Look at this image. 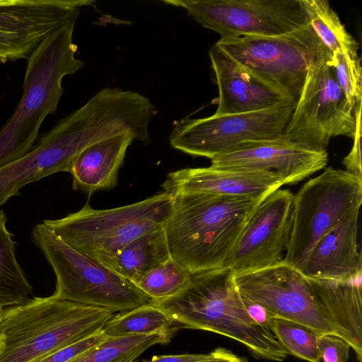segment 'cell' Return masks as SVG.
Segmentation results:
<instances>
[{
  "mask_svg": "<svg viewBox=\"0 0 362 362\" xmlns=\"http://www.w3.org/2000/svg\"><path fill=\"white\" fill-rule=\"evenodd\" d=\"M180 327L212 332L235 340L259 359L283 361L288 353L269 328L253 320L227 267L191 274L174 296L151 300Z\"/></svg>",
  "mask_w": 362,
  "mask_h": 362,
  "instance_id": "cell-1",
  "label": "cell"
},
{
  "mask_svg": "<svg viewBox=\"0 0 362 362\" xmlns=\"http://www.w3.org/2000/svg\"><path fill=\"white\" fill-rule=\"evenodd\" d=\"M172 198L164 227L170 254L191 274L224 267L247 221L264 199L204 193Z\"/></svg>",
  "mask_w": 362,
  "mask_h": 362,
  "instance_id": "cell-2",
  "label": "cell"
},
{
  "mask_svg": "<svg viewBox=\"0 0 362 362\" xmlns=\"http://www.w3.org/2000/svg\"><path fill=\"white\" fill-rule=\"evenodd\" d=\"M75 23L70 21L52 32L28 58L22 98L0 129V168L31 151L43 120L57 110L64 92V77L83 67V61L75 56Z\"/></svg>",
  "mask_w": 362,
  "mask_h": 362,
  "instance_id": "cell-3",
  "label": "cell"
},
{
  "mask_svg": "<svg viewBox=\"0 0 362 362\" xmlns=\"http://www.w3.org/2000/svg\"><path fill=\"white\" fill-rule=\"evenodd\" d=\"M112 316L108 310L53 295L4 308L0 320V362H35L101 331Z\"/></svg>",
  "mask_w": 362,
  "mask_h": 362,
  "instance_id": "cell-4",
  "label": "cell"
},
{
  "mask_svg": "<svg viewBox=\"0 0 362 362\" xmlns=\"http://www.w3.org/2000/svg\"><path fill=\"white\" fill-rule=\"evenodd\" d=\"M172 199L162 192L134 204L99 210L87 202L77 212L42 223L72 248L110 268L126 245L165 226Z\"/></svg>",
  "mask_w": 362,
  "mask_h": 362,
  "instance_id": "cell-5",
  "label": "cell"
},
{
  "mask_svg": "<svg viewBox=\"0 0 362 362\" xmlns=\"http://www.w3.org/2000/svg\"><path fill=\"white\" fill-rule=\"evenodd\" d=\"M32 235L54 272L57 298L112 313L151 303L134 283L72 248L42 223L34 227Z\"/></svg>",
  "mask_w": 362,
  "mask_h": 362,
  "instance_id": "cell-6",
  "label": "cell"
},
{
  "mask_svg": "<svg viewBox=\"0 0 362 362\" xmlns=\"http://www.w3.org/2000/svg\"><path fill=\"white\" fill-rule=\"evenodd\" d=\"M216 45L259 81L296 103L310 66L332 56L310 23L281 35L221 37Z\"/></svg>",
  "mask_w": 362,
  "mask_h": 362,
  "instance_id": "cell-7",
  "label": "cell"
},
{
  "mask_svg": "<svg viewBox=\"0 0 362 362\" xmlns=\"http://www.w3.org/2000/svg\"><path fill=\"white\" fill-rule=\"evenodd\" d=\"M362 203V177L326 168L294 195L284 262L298 270L316 243Z\"/></svg>",
  "mask_w": 362,
  "mask_h": 362,
  "instance_id": "cell-8",
  "label": "cell"
},
{
  "mask_svg": "<svg viewBox=\"0 0 362 362\" xmlns=\"http://www.w3.org/2000/svg\"><path fill=\"white\" fill-rule=\"evenodd\" d=\"M354 111L338 84L331 56L310 66L284 134L305 148L324 151L333 137H354Z\"/></svg>",
  "mask_w": 362,
  "mask_h": 362,
  "instance_id": "cell-9",
  "label": "cell"
},
{
  "mask_svg": "<svg viewBox=\"0 0 362 362\" xmlns=\"http://www.w3.org/2000/svg\"><path fill=\"white\" fill-rule=\"evenodd\" d=\"M296 104L284 100L254 112L184 118L172 130L170 144L185 153L211 159L242 143L284 134Z\"/></svg>",
  "mask_w": 362,
  "mask_h": 362,
  "instance_id": "cell-10",
  "label": "cell"
},
{
  "mask_svg": "<svg viewBox=\"0 0 362 362\" xmlns=\"http://www.w3.org/2000/svg\"><path fill=\"white\" fill-rule=\"evenodd\" d=\"M240 295L265 308L272 317L307 327L319 334L343 335L310 280L284 262L234 276Z\"/></svg>",
  "mask_w": 362,
  "mask_h": 362,
  "instance_id": "cell-11",
  "label": "cell"
},
{
  "mask_svg": "<svg viewBox=\"0 0 362 362\" xmlns=\"http://www.w3.org/2000/svg\"><path fill=\"white\" fill-rule=\"evenodd\" d=\"M221 37L277 36L309 23L300 0H170Z\"/></svg>",
  "mask_w": 362,
  "mask_h": 362,
  "instance_id": "cell-12",
  "label": "cell"
},
{
  "mask_svg": "<svg viewBox=\"0 0 362 362\" xmlns=\"http://www.w3.org/2000/svg\"><path fill=\"white\" fill-rule=\"evenodd\" d=\"M293 197L290 190L278 189L257 206L225 263L224 267L234 276L284 262L292 225Z\"/></svg>",
  "mask_w": 362,
  "mask_h": 362,
  "instance_id": "cell-13",
  "label": "cell"
},
{
  "mask_svg": "<svg viewBox=\"0 0 362 362\" xmlns=\"http://www.w3.org/2000/svg\"><path fill=\"white\" fill-rule=\"evenodd\" d=\"M90 0H0V62L28 59L59 27L76 21Z\"/></svg>",
  "mask_w": 362,
  "mask_h": 362,
  "instance_id": "cell-14",
  "label": "cell"
},
{
  "mask_svg": "<svg viewBox=\"0 0 362 362\" xmlns=\"http://www.w3.org/2000/svg\"><path fill=\"white\" fill-rule=\"evenodd\" d=\"M211 160L213 168L269 171L279 175L284 185H294L323 169L328 154L305 148L282 134L242 143Z\"/></svg>",
  "mask_w": 362,
  "mask_h": 362,
  "instance_id": "cell-15",
  "label": "cell"
},
{
  "mask_svg": "<svg viewBox=\"0 0 362 362\" xmlns=\"http://www.w3.org/2000/svg\"><path fill=\"white\" fill-rule=\"evenodd\" d=\"M284 185L276 174L264 170L188 168L170 173L162 185L171 197L204 193L248 198H265Z\"/></svg>",
  "mask_w": 362,
  "mask_h": 362,
  "instance_id": "cell-16",
  "label": "cell"
},
{
  "mask_svg": "<svg viewBox=\"0 0 362 362\" xmlns=\"http://www.w3.org/2000/svg\"><path fill=\"white\" fill-rule=\"evenodd\" d=\"M359 209L349 214L316 243L298 269L303 275L311 279L335 281L361 278Z\"/></svg>",
  "mask_w": 362,
  "mask_h": 362,
  "instance_id": "cell-17",
  "label": "cell"
},
{
  "mask_svg": "<svg viewBox=\"0 0 362 362\" xmlns=\"http://www.w3.org/2000/svg\"><path fill=\"white\" fill-rule=\"evenodd\" d=\"M78 151L59 122L22 158L0 168V206L24 185L58 172L69 173Z\"/></svg>",
  "mask_w": 362,
  "mask_h": 362,
  "instance_id": "cell-18",
  "label": "cell"
},
{
  "mask_svg": "<svg viewBox=\"0 0 362 362\" xmlns=\"http://www.w3.org/2000/svg\"><path fill=\"white\" fill-rule=\"evenodd\" d=\"M209 57L218 88L215 115L261 110L288 100L254 76L216 44L211 48Z\"/></svg>",
  "mask_w": 362,
  "mask_h": 362,
  "instance_id": "cell-19",
  "label": "cell"
},
{
  "mask_svg": "<svg viewBox=\"0 0 362 362\" xmlns=\"http://www.w3.org/2000/svg\"><path fill=\"white\" fill-rule=\"evenodd\" d=\"M134 140V135L124 133L93 144L81 151L73 160L69 170L73 188L88 195L114 188L127 150Z\"/></svg>",
  "mask_w": 362,
  "mask_h": 362,
  "instance_id": "cell-20",
  "label": "cell"
},
{
  "mask_svg": "<svg viewBox=\"0 0 362 362\" xmlns=\"http://www.w3.org/2000/svg\"><path fill=\"white\" fill-rule=\"evenodd\" d=\"M164 227L143 234L126 245L110 269L136 285L151 269L170 259Z\"/></svg>",
  "mask_w": 362,
  "mask_h": 362,
  "instance_id": "cell-21",
  "label": "cell"
},
{
  "mask_svg": "<svg viewBox=\"0 0 362 362\" xmlns=\"http://www.w3.org/2000/svg\"><path fill=\"white\" fill-rule=\"evenodd\" d=\"M179 328L163 310L150 303L112 316L101 332L107 338L148 334L172 338Z\"/></svg>",
  "mask_w": 362,
  "mask_h": 362,
  "instance_id": "cell-22",
  "label": "cell"
},
{
  "mask_svg": "<svg viewBox=\"0 0 362 362\" xmlns=\"http://www.w3.org/2000/svg\"><path fill=\"white\" fill-rule=\"evenodd\" d=\"M6 222V215L0 210V306L3 309L25 303L32 291L17 262L15 243Z\"/></svg>",
  "mask_w": 362,
  "mask_h": 362,
  "instance_id": "cell-23",
  "label": "cell"
},
{
  "mask_svg": "<svg viewBox=\"0 0 362 362\" xmlns=\"http://www.w3.org/2000/svg\"><path fill=\"white\" fill-rule=\"evenodd\" d=\"M313 29L332 53L358 54L359 44L326 0H300Z\"/></svg>",
  "mask_w": 362,
  "mask_h": 362,
  "instance_id": "cell-24",
  "label": "cell"
},
{
  "mask_svg": "<svg viewBox=\"0 0 362 362\" xmlns=\"http://www.w3.org/2000/svg\"><path fill=\"white\" fill-rule=\"evenodd\" d=\"M170 339L159 334L107 338L70 362H134L148 348L168 344Z\"/></svg>",
  "mask_w": 362,
  "mask_h": 362,
  "instance_id": "cell-25",
  "label": "cell"
},
{
  "mask_svg": "<svg viewBox=\"0 0 362 362\" xmlns=\"http://www.w3.org/2000/svg\"><path fill=\"white\" fill-rule=\"evenodd\" d=\"M269 327L288 354L308 362H320L317 339L321 334L279 317H272Z\"/></svg>",
  "mask_w": 362,
  "mask_h": 362,
  "instance_id": "cell-26",
  "label": "cell"
},
{
  "mask_svg": "<svg viewBox=\"0 0 362 362\" xmlns=\"http://www.w3.org/2000/svg\"><path fill=\"white\" fill-rule=\"evenodd\" d=\"M191 273L170 258L148 272L136 284L151 300L174 296L187 283Z\"/></svg>",
  "mask_w": 362,
  "mask_h": 362,
  "instance_id": "cell-27",
  "label": "cell"
},
{
  "mask_svg": "<svg viewBox=\"0 0 362 362\" xmlns=\"http://www.w3.org/2000/svg\"><path fill=\"white\" fill-rule=\"evenodd\" d=\"M338 84L346 98L354 108L361 101L362 68L358 54L339 51L332 53Z\"/></svg>",
  "mask_w": 362,
  "mask_h": 362,
  "instance_id": "cell-28",
  "label": "cell"
},
{
  "mask_svg": "<svg viewBox=\"0 0 362 362\" xmlns=\"http://www.w3.org/2000/svg\"><path fill=\"white\" fill-rule=\"evenodd\" d=\"M107 339V337L100 331L88 337L55 351L35 362H70Z\"/></svg>",
  "mask_w": 362,
  "mask_h": 362,
  "instance_id": "cell-29",
  "label": "cell"
},
{
  "mask_svg": "<svg viewBox=\"0 0 362 362\" xmlns=\"http://www.w3.org/2000/svg\"><path fill=\"white\" fill-rule=\"evenodd\" d=\"M351 346L342 338L330 334L317 339V349L323 362H347Z\"/></svg>",
  "mask_w": 362,
  "mask_h": 362,
  "instance_id": "cell-30",
  "label": "cell"
},
{
  "mask_svg": "<svg viewBox=\"0 0 362 362\" xmlns=\"http://www.w3.org/2000/svg\"><path fill=\"white\" fill-rule=\"evenodd\" d=\"M355 132L354 144L349 153L342 160L346 171L362 177L361 170V101L354 107Z\"/></svg>",
  "mask_w": 362,
  "mask_h": 362,
  "instance_id": "cell-31",
  "label": "cell"
},
{
  "mask_svg": "<svg viewBox=\"0 0 362 362\" xmlns=\"http://www.w3.org/2000/svg\"><path fill=\"white\" fill-rule=\"evenodd\" d=\"M243 299L247 313L251 318L261 326L269 328V325L272 317L269 312L262 306L255 302L244 297H243Z\"/></svg>",
  "mask_w": 362,
  "mask_h": 362,
  "instance_id": "cell-32",
  "label": "cell"
},
{
  "mask_svg": "<svg viewBox=\"0 0 362 362\" xmlns=\"http://www.w3.org/2000/svg\"><path fill=\"white\" fill-rule=\"evenodd\" d=\"M195 362H245V359L228 349L218 347L209 353L208 358Z\"/></svg>",
  "mask_w": 362,
  "mask_h": 362,
  "instance_id": "cell-33",
  "label": "cell"
},
{
  "mask_svg": "<svg viewBox=\"0 0 362 362\" xmlns=\"http://www.w3.org/2000/svg\"><path fill=\"white\" fill-rule=\"evenodd\" d=\"M208 354H177L154 356L151 359L141 362H195L208 358ZM138 362V361H134Z\"/></svg>",
  "mask_w": 362,
  "mask_h": 362,
  "instance_id": "cell-34",
  "label": "cell"
},
{
  "mask_svg": "<svg viewBox=\"0 0 362 362\" xmlns=\"http://www.w3.org/2000/svg\"><path fill=\"white\" fill-rule=\"evenodd\" d=\"M3 308L0 306V320L1 318L2 313H3Z\"/></svg>",
  "mask_w": 362,
  "mask_h": 362,
  "instance_id": "cell-35",
  "label": "cell"
},
{
  "mask_svg": "<svg viewBox=\"0 0 362 362\" xmlns=\"http://www.w3.org/2000/svg\"><path fill=\"white\" fill-rule=\"evenodd\" d=\"M1 341H2V339H1V334H0V345H1Z\"/></svg>",
  "mask_w": 362,
  "mask_h": 362,
  "instance_id": "cell-36",
  "label": "cell"
}]
</instances>
